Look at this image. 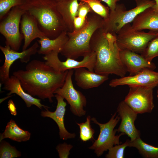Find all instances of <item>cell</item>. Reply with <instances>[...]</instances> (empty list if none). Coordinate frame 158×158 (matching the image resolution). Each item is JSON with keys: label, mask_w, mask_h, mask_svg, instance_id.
Instances as JSON below:
<instances>
[{"label": "cell", "mask_w": 158, "mask_h": 158, "mask_svg": "<svg viewBox=\"0 0 158 158\" xmlns=\"http://www.w3.org/2000/svg\"><path fill=\"white\" fill-rule=\"evenodd\" d=\"M68 32L65 31L58 37L53 39L45 37L37 40L40 44L37 53L44 55L52 51L58 50L60 53L68 39Z\"/></svg>", "instance_id": "7402d4cb"}, {"label": "cell", "mask_w": 158, "mask_h": 158, "mask_svg": "<svg viewBox=\"0 0 158 158\" xmlns=\"http://www.w3.org/2000/svg\"><path fill=\"white\" fill-rule=\"evenodd\" d=\"M68 71H57L45 62L34 59L26 65L25 70L15 71L13 75L18 78L25 92L52 103L54 92L63 85Z\"/></svg>", "instance_id": "6da1fadb"}, {"label": "cell", "mask_w": 158, "mask_h": 158, "mask_svg": "<svg viewBox=\"0 0 158 158\" xmlns=\"http://www.w3.org/2000/svg\"><path fill=\"white\" fill-rule=\"evenodd\" d=\"M116 113L112 115L109 120L107 123H102L99 122L95 117L91 118V121L98 125L100 128V133L97 139L92 145L89 147L94 150L97 156L102 155L104 152L109 150L114 145L121 143L119 141L120 137L125 134L121 133L118 135H116L117 129H114L120 119V117Z\"/></svg>", "instance_id": "52a82bcc"}, {"label": "cell", "mask_w": 158, "mask_h": 158, "mask_svg": "<svg viewBox=\"0 0 158 158\" xmlns=\"http://www.w3.org/2000/svg\"><path fill=\"white\" fill-rule=\"evenodd\" d=\"M124 101L136 114L151 113L154 107L153 89L144 87L129 86Z\"/></svg>", "instance_id": "8fae6325"}, {"label": "cell", "mask_w": 158, "mask_h": 158, "mask_svg": "<svg viewBox=\"0 0 158 158\" xmlns=\"http://www.w3.org/2000/svg\"><path fill=\"white\" fill-rule=\"evenodd\" d=\"M87 3L90 6L93 12L96 13L104 20L108 17L110 10L108 6H106L101 2V0H80Z\"/></svg>", "instance_id": "4316f807"}, {"label": "cell", "mask_w": 158, "mask_h": 158, "mask_svg": "<svg viewBox=\"0 0 158 158\" xmlns=\"http://www.w3.org/2000/svg\"><path fill=\"white\" fill-rule=\"evenodd\" d=\"M132 23L131 28L134 30L158 31V12L152 7L148 8L138 14Z\"/></svg>", "instance_id": "ffe728a7"}, {"label": "cell", "mask_w": 158, "mask_h": 158, "mask_svg": "<svg viewBox=\"0 0 158 158\" xmlns=\"http://www.w3.org/2000/svg\"><path fill=\"white\" fill-rule=\"evenodd\" d=\"M73 147L72 145L64 142L58 145L56 147V149L60 158H68L70 154V151Z\"/></svg>", "instance_id": "4dcf8cb0"}, {"label": "cell", "mask_w": 158, "mask_h": 158, "mask_svg": "<svg viewBox=\"0 0 158 158\" xmlns=\"http://www.w3.org/2000/svg\"><path fill=\"white\" fill-rule=\"evenodd\" d=\"M117 112L121 120L117 131L127 135L130 138L131 141L140 137V131L135 128L134 125L137 114L124 101L119 103Z\"/></svg>", "instance_id": "5bb4252c"}, {"label": "cell", "mask_w": 158, "mask_h": 158, "mask_svg": "<svg viewBox=\"0 0 158 158\" xmlns=\"http://www.w3.org/2000/svg\"><path fill=\"white\" fill-rule=\"evenodd\" d=\"M157 31L148 32L133 30L130 23L123 26L116 34L117 44L121 50H128L140 54Z\"/></svg>", "instance_id": "8992f818"}, {"label": "cell", "mask_w": 158, "mask_h": 158, "mask_svg": "<svg viewBox=\"0 0 158 158\" xmlns=\"http://www.w3.org/2000/svg\"><path fill=\"white\" fill-rule=\"evenodd\" d=\"M28 0H0V20H1L13 7L24 5Z\"/></svg>", "instance_id": "f1b7e54d"}, {"label": "cell", "mask_w": 158, "mask_h": 158, "mask_svg": "<svg viewBox=\"0 0 158 158\" xmlns=\"http://www.w3.org/2000/svg\"><path fill=\"white\" fill-rule=\"evenodd\" d=\"M74 75L76 84L85 90L98 87L109 78L108 75L98 74L84 67L75 69Z\"/></svg>", "instance_id": "ac0fdd59"}, {"label": "cell", "mask_w": 158, "mask_h": 158, "mask_svg": "<svg viewBox=\"0 0 158 158\" xmlns=\"http://www.w3.org/2000/svg\"><path fill=\"white\" fill-rule=\"evenodd\" d=\"M92 12L93 11L87 3L80 1V2L79 3L77 16L86 18L89 13Z\"/></svg>", "instance_id": "1f68e13d"}, {"label": "cell", "mask_w": 158, "mask_h": 158, "mask_svg": "<svg viewBox=\"0 0 158 158\" xmlns=\"http://www.w3.org/2000/svg\"><path fill=\"white\" fill-rule=\"evenodd\" d=\"M25 11L21 6L13 7L0 23V32L6 39V45L18 51L24 39L20 27L22 16Z\"/></svg>", "instance_id": "ba28073f"}, {"label": "cell", "mask_w": 158, "mask_h": 158, "mask_svg": "<svg viewBox=\"0 0 158 158\" xmlns=\"http://www.w3.org/2000/svg\"><path fill=\"white\" fill-rule=\"evenodd\" d=\"M157 97L158 99V89L157 91Z\"/></svg>", "instance_id": "74e56055"}, {"label": "cell", "mask_w": 158, "mask_h": 158, "mask_svg": "<svg viewBox=\"0 0 158 158\" xmlns=\"http://www.w3.org/2000/svg\"><path fill=\"white\" fill-rule=\"evenodd\" d=\"M104 19L94 12L87 15V22L81 29L67 32L68 40L61 51V54L67 58L76 59L91 51L90 42L95 31L102 28Z\"/></svg>", "instance_id": "277c9868"}, {"label": "cell", "mask_w": 158, "mask_h": 158, "mask_svg": "<svg viewBox=\"0 0 158 158\" xmlns=\"http://www.w3.org/2000/svg\"><path fill=\"white\" fill-rule=\"evenodd\" d=\"M31 133L20 128L15 121L11 119L6 127L4 131L1 134L0 142L5 138H8L18 142L29 140Z\"/></svg>", "instance_id": "603a6c76"}, {"label": "cell", "mask_w": 158, "mask_h": 158, "mask_svg": "<svg viewBox=\"0 0 158 158\" xmlns=\"http://www.w3.org/2000/svg\"><path fill=\"white\" fill-rule=\"evenodd\" d=\"M105 2L107 5L110 11H114L116 8L117 3L120 0H101Z\"/></svg>", "instance_id": "836d02e7"}, {"label": "cell", "mask_w": 158, "mask_h": 158, "mask_svg": "<svg viewBox=\"0 0 158 158\" xmlns=\"http://www.w3.org/2000/svg\"><path fill=\"white\" fill-rule=\"evenodd\" d=\"M8 108L11 115L15 116L17 114L16 108L15 104L12 99L9 100L8 102Z\"/></svg>", "instance_id": "e575fe53"}, {"label": "cell", "mask_w": 158, "mask_h": 158, "mask_svg": "<svg viewBox=\"0 0 158 158\" xmlns=\"http://www.w3.org/2000/svg\"><path fill=\"white\" fill-rule=\"evenodd\" d=\"M116 35L104 32L101 28L93 34L90 42L96 56L94 72L102 75L114 74L120 77L127 72L121 59V49L116 43Z\"/></svg>", "instance_id": "7a4b0ae2"}, {"label": "cell", "mask_w": 158, "mask_h": 158, "mask_svg": "<svg viewBox=\"0 0 158 158\" xmlns=\"http://www.w3.org/2000/svg\"><path fill=\"white\" fill-rule=\"evenodd\" d=\"M55 1H56L57 2H59V1H62V0H54Z\"/></svg>", "instance_id": "8d00e7d4"}, {"label": "cell", "mask_w": 158, "mask_h": 158, "mask_svg": "<svg viewBox=\"0 0 158 158\" xmlns=\"http://www.w3.org/2000/svg\"><path fill=\"white\" fill-rule=\"evenodd\" d=\"M21 32L24 39L22 51L26 50L31 42L37 38L46 37L39 28L36 19L25 11L22 15L20 22Z\"/></svg>", "instance_id": "e0dca14e"}, {"label": "cell", "mask_w": 158, "mask_h": 158, "mask_svg": "<svg viewBox=\"0 0 158 158\" xmlns=\"http://www.w3.org/2000/svg\"><path fill=\"white\" fill-rule=\"evenodd\" d=\"M3 84V89L9 91L7 94L8 96L12 94H16L24 101L27 107H30L35 105L40 109L43 107L45 109H48V107L41 103L40 99L35 98L26 92L22 87L20 80L16 76L13 75L11 76Z\"/></svg>", "instance_id": "d6986e66"}, {"label": "cell", "mask_w": 158, "mask_h": 158, "mask_svg": "<svg viewBox=\"0 0 158 158\" xmlns=\"http://www.w3.org/2000/svg\"><path fill=\"white\" fill-rule=\"evenodd\" d=\"M57 101L56 109L51 112L48 109L42 111L41 116L43 117H49L52 119L57 124L59 129V135L61 139L63 140L74 138L76 135L75 133L69 132L66 129L64 123V116L66 110V103L64 99L61 95L55 94L54 95Z\"/></svg>", "instance_id": "2e32d148"}, {"label": "cell", "mask_w": 158, "mask_h": 158, "mask_svg": "<svg viewBox=\"0 0 158 158\" xmlns=\"http://www.w3.org/2000/svg\"><path fill=\"white\" fill-rule=\"evenodd\" d=\"M120 56L130 75H135L145 69L154 70L156 68L154 63L146 60L141 55L135 52L127 50H121Z\"/></svg>", "instance_id": "9a60e30c"}, {"label": "cell", "mask_w": 158, "mask_h": 158, "mask_svg": "<svg viewBox=\"0 0 158 158\" xmlns=\"http://www.w3.org/2000/svg\"><path fill=\"white\" fill-rule=\"evenodd\" d=\"M109 85L111 87L128 85L129 86L146 87L153 89L158 86V72L148 68L145 69L133 75L113 79L110 81Z\"/></svg>", "instance_id": "4fadbf2b"}, {"label": "cell", "mask_w": 158, "mask_h": 158, "mask_svg": "<svg viewBox=\"0 0 158 158\" xmlns=\"http://www.w3.org/2000/svg\"><path fill=\"white\" fill-rule=\"evenodd\" d=\"M128 147H135L145 158H158V147L146 143L140 137L133 141L129 140Z\"/></svg>", "instance_id": "cb8c5ba5"}, {"label": "cell", "mask_w": 158, "mask_h": 158, "mask_svg": "<svg viewBox=\"0 0 158 158\" xmlns=\"http://www.w3.org/2000/svg\"><path fill=\"white\" fill-rule=\"evenodd\" d=\"M141 55L150 61H152L154 58L158 57V31L155 37L148 42Z\"/></svg>", "instance_id": "484cf974"}, {"label": "cell", "mask_w": 158, "mask_h": 158, "mask_svg": "<svg viewBox=\"0 0 158 158\" xmlns=\"http://www.w3.org/2000/svg\"><path fill=\"white\" fill-rule=\"evenodd\" d=\"M136 6L127 10L123 4H117L115 9L110 11L108 18L104 20L102 28L106 32L116 34L125 25L132 22L137 16L155 4L154 0H135Z\"/></svg>", "instance_id": "5b68a950"}, {"label": "cell", "mask_w": 158, "mask_h": 158, "mask_svg": "<svg viewBox=\"0 0 158 158\" xmlns=\"http://www.w3.org/2000/svg\"><path fill=\"white\" fill-rule=\"evenodd\" d=\"M129 140L127 139L124 143L113 146L109 149L105 157L107 158H123L125 148L128 147Z\"/></svg>", "instance_id": "f546056e"}, {"label": "cell", "mask_w": 158, "mask_h": 158, "mask_svg": "<svg viewBox=\"0 0 158 158\" xmlns=\"http://www.w3.org/2000/svg\"><path fill=\"white\" fill-rule=\"evenodd\" d=\"M21 6L35 18L39 28L46 37L54 39L63 32L67 31L55 1L28 0Z\"/></svg>", "instance_id": "3957f363"}, {"label": "cell", "mask_w": 158, "mask_h": 158, "mask_svg": "<svg viewBox=\"0 0 158 158\" xmlns=\"http://www.w3.org/2000/svg\"><path fill=\"white\" fill-rule=\"evenodd\" d=\"M73 73V70H68L63 85L54 93L61 95L65 99L70 105L71 112L74 115L81 117L86 113L84 108L86 106L87 99L85 96L76 90L73 85L72 77Z\"/></svg>", "instance_id": "30bf717a"}, {"label": "cell", "mask_w": 158, "mask_h": 158, "mask_svg": "<svg viewBox=\"0 0 158 158\" xmlns=\"http://www.w3.org/2000/svg\"><path fill=\"white\" fill-rule=\"evenodd\" d=\"M78 0H62L57 2V8L63 19L68 32L73 30V22L77 16Z\"/></svg>", "instance_id": "44dd1931"}, {"label": "cell", "mask_w": 158, "mask_h": 158, "mask_svg": "<svg viewBox=\"0 0 158 158\" xmlns=\"http://www.w3.org/2000/svg\"><path fill=\"white\" fill-rule=\"evenodd\" d=\"M91 116L89 115L87 117L85 122L80 123H76L80 128L79 138L83 142H86L94 139L93 136L95 131L91 127Z\"/></svg>", "instance_id": "d4e9b609"}, {"label": "cell", "mask_w": 158, "mask_h": 158, "mask_svg": "<svg viewBox=\"0 0 158 158\" xmlns=\"http://www.w3.org/2000/svg\"><path fill=\"white\" fill-rule=\"evenodd\" d=\"M58 50L52 51L44 55L43 59L48 65L59 72H63L70 70H74L84 67L89 71L94 72V68L96 61V56L93 51L83 56L82 60L78 61L70 58H67L64 61L59 59Z\"/></svg>", "instance_id": "9c48e42d"}, {"label": "cell", "mask_w": 158, "mask_h": 158, "mask_svg": "<svg viewBox=\"0 0 158 158\" xmlns=\"http://www.w3.org/2000/svg\"><path fill=\"white\" fill-rule=\"evenodd\" d=\"M0 142V158H12L21 156V152L15 147L4 140H2Z\"/></svg>", "instance_id": "83f0119b"}, {"label": "cell", "mask_w": 158, "mask_h": 158, "mask_svg": "<svg viewBox=\"0 0 158 158\" xmlns=\"http://www.w3.org/2000/svg\"><path fill=\"white\" fill-rule=\"evenodd\" d=\"M38 43L35 42L31 46L25 50L19 52L12 49L9 46H0V49L5 56V61L0 68V80L3 84L9 77L10 68L15 61L19 59L22 63H27L32 55L35 54L38 51Z\"/></svg>", "instance_id": "7c38bea8"}, {"label": "cell", "mask_w": 158, "mask_h": 158, "mask_svg": "<svg viewBox=\"0 0 158 158\" xmlns=\"http://www.w3.org/2000/svg\"><path fill=\"white\" fill-rule=\"evenodd\" d=\"M154 1L155 4L152 7L156 12H158V0H154Z\"/></svg>", "instance_id": "d590c367"}, {"label": "cell", "mask_w": 158, "mask_h": 158, "mask_svg": "<svg viewBox=\"0 0 158 158\" xmlns=\"http://www.w3.org/2000/svg\"><path fill=\"white\" fill-rule=\"evenodd\" d=\"M87 22V16L86 18L76 16L73 20V32H76L80 30L86 25Z\"/></svg>", "instance_id": "d6a6232c"}]
</instances>
